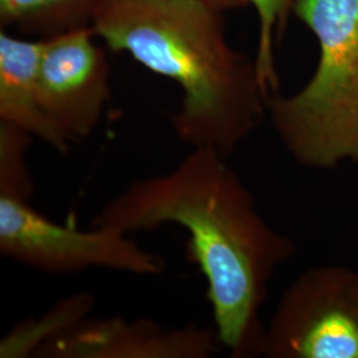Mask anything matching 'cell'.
<instances>
[{
  "mask_svg": "<svg viewBox=\"0 0 358 358\" xmlns=\"http://www.w3.org/2000/svg\"><path fill=\"white\" fill-rule=\"evenodd\" d=\"M222 346L215 328H169L150 320L85 319L44 346L38 356L59 358H207Z\"/></svg>",
  "mask_w": 358,
  "mask_h": 358,
  "instance_id": "52a82bcc",
  "label": "cell"
},
{
  "mask_svg": "<svg viewBox=\"0 0 358 358\" xmlns=\"http://www.w3.org/2000/svg\"><path fill=\"white\" fill-rule=\"evenodd\" d=\"M222 11L203 0H108L92 29L182 90L171 125L190 148L229 158L267 115L255 57L226 38Z\"/></svg>",
  "mask_w": 358,
  "mask_h": 358,
  "instance_id": "7a4b0ae2",
  "label": "cell"
},
{
  "mask_svg": "<svg viewBox=\"0 0 358 358\" xmlns=\"http://www.w3.org/2000/svg\"><path fill=\"white\" fill-rule=\"evenodd\" d=\"M32 136L0 121V195L29 201L34 185L27 167V150Z\"/></svg>",
  "mask_w": 358,
  "mask_h": 358,
  "instance_id": "7c38bea8",
  "label": "cell"
},
{
  "mask_svg": "<svg viewBox=\"0 0 358 358\" xmlns=\"http://www.w3.org/2000/svg\"><path fill=\"white\" fill-rule=\"evenodd\" d=\"M214 149L192 148L164 174L137 179L100 208L93 227L130 234L167 223L189 234L187 259L207 284L217 338L231 357H263L260 309L294 239L262 217L254 195Z\"/></svg>",
  "mask_w": 358,
  "mask_h": 358,
  "instance_id": "6da1fadb",
  "label": "cell"
},
{
  "mask_svg": "<svg viewBox=\"0 0 358 358\" xmlns=\"http://www.w3.org/2000/svg\"><path fill=\"white\" fill-rule=\"evenodd\" d=\"M94 38L87 27L41 38L40 103L71 143L96 130L110 99L108 56Z\"/></svg>",
  "mask_w": 358,
  "mask_h": 358,
  "instance_id": "8992f818",
  "label": "cell"
},
{
  "mask_svg": "<svg viewBox=\"0 0 358 358\" xmlns=\"http://www.w3.org/2000/svg\"><path fill=\"white\" fill-rule=\"evenodd\" d=\"M203 1L210 4V6H213L214 8H217L222 13L235 10V8H239V7H243L244 6L242 0H203Z\"/></svg>",
  "mask_w": 358,
  "mask_h": 358,
  "instance_id": "4fadbf2b",
  "label": "cell"
},
{
  "mask_svg": "<svg viewBox=\"0 0 358 358\" xmlns=\"http://www.w3.org/2000/svg\"><path fill=\"white\" fill-rule=\"evenodd\" d=\"M294 13L319 43V63L294 94L269 93L272 128L301 166H358V0H296Z\"/></svg>",
  "mask_w": 358,
  "mask_h": 358,
  "instance_id": "3957f363",
  "label": "cell"
},
{
  "mask_svg": "<svg viewBox=\"0 0 358 358\" xmlns=\"http://www.w3.org/2000/svg\"><path fill=\"white\" fill-rule=\"evenodd\" d=\"M263 357L358 358V268L300 273L266 324Z\"/></svg>",
  "mask_w": 358,
  "mask_h": 358,
  "instance_id": "277c9868",
  "label": "cell"
},
{
  "mask_svg": "<svg viewBox=\"0 0 358 358\" xmlns=\"http://www.w3.org/2000/svg\"><path fill=\"white\" fill-rule=\"evenodd\" d=\"M251 4L257 15V51L255 62L262 84L267 93L276 92L279 78L275 65V43L280 38L284 26L296 0H242Z\"/></svg>",
  "mask_w": 358,
  "mask_h": 358,
  "instance_id": "8fae6325",
  "label": "cell"
},
{
  "mask_svg": "<svg viewBox=\"0 0 358 358\" xmlns=\"http://www.w3.org/2000/svg\"><path fill=\"white\" fill-rule=\"evenodd\" d=\"M41 38H17L0 32V121L11 124L51 146L57 153L71 150V142L44 112L38 93Z\"/></svg>",
  "mask_w": 358,
  "mask_h": 358,
  "instance_id": "ba28073f",
  "label": "cell"
},
{
  "mask_svg": "<svg viewBox=\"0 0 358 358\" xmlns=\"http://www.w3.org/2000/svg\"><path fill=\"white\" fill-rule=\"evenodd\" d=\"M108 0H0L1 29L17 28L40 38L87 28Z\"/></svg>",
  "mask_w": 358,
  "mask_h": 358,
  "instance_id": "9c48e42d",
  "label": "cell"
},
{
  "mask_svg": "<svg viewBox=\"0 0 358 358\" xmlns=\"http://www.w3.org/2000/svg\"><path fill=\"white\" fill-rule=\"evenodd\" d=\"M115 229L78 230L63 226L28 201L0 195V252L7 259L48 273L112 269L138 276L161 275L166 264Z\"/></svg>",
  "mask_w": 358,
  "mask_h": 358,
  "instance_id": "5b68a950",
  "label": "cell"
},
{
  "mask_svg": "<svg viewBox=\"0 0 358 358\" xmlns=\"http://www.w3.org/2000/svg\"><path fill=\"white\" fill-rule=\"evenodd\" d=\"M93 308V297L90 294H78L60 301L38 321H27L16 327L0 343V357H29L59 338L81 321Z\"/></svg>",
  "mask_w": 358,
  "mask_h": 358,
  "instance_id": "30bf717a",
  "label": "cell"
}]
</instances>
